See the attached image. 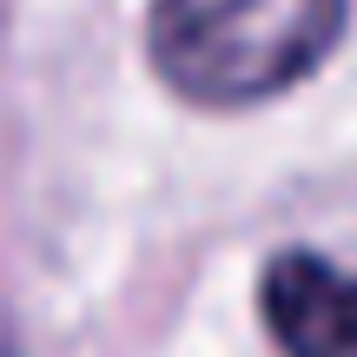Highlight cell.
Instances as JSON below:
<instances>
[{"label":"cell","instance_id":"cell-1","mask_svg":"<svg viewBox=\"0 0 357 357\" xmlns=\"http://www.w3.org/2000/svg\"><path fill=\"white\" fill-rule=\"evenodd\" d=\"M344 20L351 0H153L146 53L199 106H258L318 73Z\"/></svg>","mask_w":357,"mask_h":357},{"label":"cell","instance_id":"cell-2","mask_svg":"<svg viewBox=\"0 0 357 357\" xmlns=\"http://www.w3.org/2000/svg\"><path fill=\"white\" fill-rule=\"evenodd\" d=\"M258 305L284 357H357V271L331 265L324 252H278Z\"/></svg>","mask_w":357,"mask_h":357},{"label":"cell","instance_id":"cell-3","mask_svg":"<svg viewBox=\"0 0 357 357\" xmlns=\"http://www.w3.org/2000/svg\"><path fill=\"white\" fill-rule=\"evenodd\" d=\"M0 357H20V351H13V337H7V324H0Z\"/></svg>","mask_w":357,"mask_h":357}]
</instances>
